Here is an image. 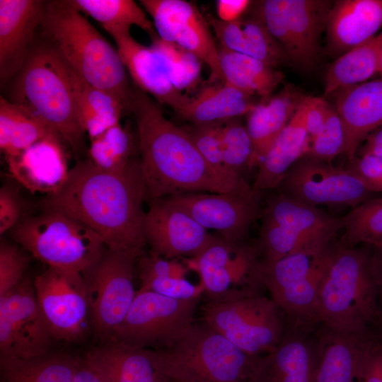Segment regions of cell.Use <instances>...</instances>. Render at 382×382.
<instances>
[{"mask_svg": "<svg viewBox=\"0 0 382 382\" xmlns=\"http://www.w3.org/2000/svg\"><path fill=\"white\" fill-rule=\"evenodd\" d=\"M371 191L382 192V156L356 155L345 167Z\"/></svg>", "mask_w": 382, "mask_h": 382, "instance_id": "cell-47", "label": "cell"}, {"mask_svg": "<svg viewBox=\"0 0 382 382\" xmlns=\"http://www.w3.org/2000/svg\"><path fill=\"white\" fill-rule=\"evenodd\" d=\"M139 290L152 291L180 300L201 298L204 293L202 283L194 285L185 278L149 277L141 279Z\"/></svg>", "mask_w": 382, "mask_h": 382, "instance_id": "cell-46", "label": "cell"}, {"mask_svg": "<svg viewBox=\"0 0 382 382\" xmlns=\"http://www.w3.org/2000/svg\"><path fill=\"white\" fill-rule=\"evenodd\" d=\"M343 217V233L338 241L345 247L382 246V197H376L353 208Z\"/></svg>", "mask_w": 382, "mask_h": 382, "instance_id": "cell-39", "label": "cell"}, {"mask_svg": "<svg viewBox=\"0 0 382 382\" xmlns=\"http://www.w3.org/2000/svg\"><path fill=\"white\" fill-rule=\"evenodd\" d=\"M81 361L102 382H169L151 349L105 342L89 350Z\"/></svg>", "mask_w": 382, "mask_h": 382, "instance_id": "cell-27", "label": "cell"}, {"mask_svg": "<svg viewBox=\"0 0 382 382\" xmlns=\"http://www.w3.org/2000/svg\"><path fill=\"white\" fill-rule=\"evenodd\" d=\"M65 65L79 122L89 140L120 123L122 116L129 112L127 106L118 98L90 84Z\"/></svg>", "mask_w": 382, "mask_h": 382, "instance_id": "cell-32", "label": "cell"}, {"mask_svg": "<svg viewBox=\"0 0 382 382\" xmlns=\"http://www.w3.org/2000/svg\"><path fill=\"white\" fill-rule=\"evenodd\" d=\"M139 279L149 277L185 278L188 267L174 260L163 258L152 252L138 259Z\"/></svg>", "mask_w": 382, "mask_h": 382, "instance_id": "cell-48", "label": "cell"}, {"mask_svg": "<svg viewBox=\"0 0 382 382\" xmlns=\"http://www.w3.org/2000/svg\"><path fill=\"white\" fill-rule=\"evenodd\" d=\"M314 382H361L366 357L380 340L376 331L343 330L320 325L314 332Z\"/></svg>", "mask_w": 382, "mask_h": 382, "instance_id": "cell-19", "label": "cell"}, {"mask_svg": "<svg viewBox=\"0 0 382 382\" xmlns=\"http://www.w3.org/2000/svg\"><path fill=\"white\" fill-rule=\"evenodd\" d=\"M62 141L57 134H52L6 158L9 173L32 193L48 196L57 192L70 170Z\"/></svg>", "mask_w": 382, "mask_h": 382, "instance_id": "cell-21", "label": "cell"}, {"mask_svg": "<svg viewBox=\"0 0 382 382\" xmlns=\"http://www.w3.org/2000/svg\"><path fill=\"white\" fill-rule=\"evenodd\" d=\"M152 18L157 35L196 56L210 70L212 81H222L219 48L207 18L195 4L185 0H140Z\"/></svg>", "mask_w": 382, "mask_h": 382, "instance_id": "cell-16", "label": "cell"}, {"mask_svg": "<svg viewBox=\"0 0 382 382\" xmlns=\"http://www.w3.org/2000/svg\"><path fill=\"white\" fill-rule=\"evenodd\" d=\"M77 361L49 353L29 359L1 357V382H74Z\"/></svg>", "mask_w": 382, "mask_h": 382, "instance_id": "cell-38", "label": "cell"}, {"mask_svg": "<svg viewBox=\"0 0 382 382\" xmlns=\"http://www.w3.org/2000/svg\"><path fill=\"white\" fill-rule=\"evenodd\" d=\"M382 52V32L366 42L337 57L325 78L324 96L343 88L367 81L378 73Z\"/></svg>", "mask_w": 382, "mask_h": 382, "instance_id": "cell-35", "label": "cell"}, {"mask_svg": "<svg viewBox=\"0 0 382 382\" xmlns=\"http://www.w3.org/2000/svg\"><path fill=\"white\" fill-rule=\"evenodd\" d=\"M303 96L295 88L287 86L277 95L255 103L247 114L246 128L253 146L251 169L258 166L295 114Z\"/></svg>", "mask_w": 382, "mask_h": 382, "instance_id": "cell-30", "label": "cell"}, {"mask_svg": "<svg viewBox=\"0 0 382 382\" xmlns=\"http://www.w3.org/2000/svg\"><path fill=\"white\" fill-rule=\"evenodd\" d=\"M314 332L285 329L277 347L259 357L246 382H314L317 357Z\"/></svg>", "mask_w": 382, "mask_h": 382, "instance_id": "cell-23", "label": "cell"}, {"mask_svg": "<svg viewBox=\"0 0 382 382\" xmlns=\"http://www.w3.org/2000/svg\"><path fill=\"white\" fill-rule=\"evenodd\" d=\"M262 290L253 289L226 299H205L203 323L249 355L272 352L284 337L286 320Z\"/></svg>", "mask_w": 382, "mask_h": 382, "instance_id": "cell-9", "label": "cell"}, {"mask_svg": "<svg viewBox=\"0 0 382 382\" xmlns=\"http://www.w3.org/2000/svg\"><path fill=\"white\" fill-rule=\"evenodd\" d=\"M219 59L224 83L252 97L270 96L284 78L274 67L246 54L220 47Z\"/></svg>", "mask_w": 382, "mask_h": 382, "instance_id": "cell-34", "label": "cell"}, {"mask_svg": "<svg viewBox=\"0 0 382 382\" xmlns=\"http://www.w3.org/2000/svg\"><path fill=\"white\" fill-rule=\"evenodd\" d=\"M16 243L49 267L85 274L107 249L103 238L59 212L42 211L22 219L12 229Z\"/></svg>", "mask_w": 382, "mask_h": 382, "instance_id": "cell-8", "label": "cell"}, {"mask_svg": "<svg viewBox=\"0 0 382 382\" xmlns=\"http://www.w3.org/2000/svg\"><path fill=\"white\" fill-rule=\"evenodd\" d=\"M330 106L323 98L307 96L305 124L310 139L323 127Z\"/></svg>", "mask_w": 382, "mask_h": 382, "instance_id": "cell-50", "label": "cell"}, {"mask_svg": "<svg viewBox=\"0 0 382 382\" xmlns=\"http://www.w3.org/2000/svg\"><path fill=\"white\" fill-rule=\"evenodd\" d=\"M223 161L226 170L233 175L243 177L245 170H251L253 146L246 126L240 117L223 121L220 129Z\"/></svg>", "mask_w": 382, "mask_h": 382, "instance_id": "cell-42", "label": "cell"}, {"mask_svg": "<svg viewBox=\"0 0 382 382\" xmlns=\"http://www.w3.org/2000/svg\"><path fill=\"white\" fill-rule=\"evenodd\" d=\"M371 260L372 271L376 284L378 303L382 311V246L372 247Z\"/></svg>", "mask_w": 382, "mask_h": 382, "instance_id": "cell-54", "label": "cell"}, {"mask_svg": "<svg viewBox=\"0 0 382 382\" xmlns=\"http://www.w3.org/2000/svg\"><path fill=\"white\" fill-rule=\"evenodd\" d=\"M371 251L369 245L345 247L335 240L318 287L321 325L343 330L378 331L382 311Z\"/></svg>", "mask_w": 382, "mask_h": 382, "instance_id": "cell-4", "label": "cell"}, {"mask_svg": "<svg viewBox=\"0 0 382 382\" xmlns=\"http://www.w3.org/2000/svg\"><path fill=\"white\" fill-rule=\"evenodd\" d=\"M23 206L18 192L8 185L0 189V233L15 228L22 220Z\"/></svg>", "mask_w": 382, "mask_h": 382, "instance_id": "cell-49", "label": "cell"}, {"mask_svg": "<svg viewBox=\"0 0 382 382\" xmlns=\"http://www.w3.org/2000/svg\"><path fill=\"white\" fill-rule=\"evenodd\" d=\"M11 99L46 124L75 154L85 151L65 64L44 40L35 42L24 64L12 79Z\"/></svg>", "mask_w": 382, "mask_h": 382, "instance_id": "cell-5", "label": "cell"}, {"mask_svg": "<svg viewBox=\"0 0 382 382\" xmlns=\"http://www.w3.org/2000/svg\"><path fill=\"white\" fill-rule=\"evenodd\" d=\"M207 19L221 48L250 56L274 68L290 63L280 45L256 15L234 22L222 21L210 15Z\"/></svg>", "mask_w": 382, "mask_h": 382, "instance_id": "cell-29", "label": "cell"}, {"mask_svg": "<svg viewBox=\"0 0 382 382\" xmlns=\"http://www.w3.org/2000/svg\"><path fill=\"white\" fill-rule=\"evenodd\" d=\"M33 283L53 340L73 342L82 338L90 318L83 274L48 267Z\"/></svg>", "mask_w": 382, "mask_h": 382, "instance_id": "cell-15", "label": "cell"}, {"mask_svg": "<svg viewBox=\"0 0 382 382\" xmlns=\"http://www.w3.org/2000/svg\"><path fill=\"white\" fill-rule=\"evenodd\" d=\"M251 4L252 1L249 0H217V18L225 22L238 21Z\"/></svg>", "mask_w": 382, "mask_h": 382, "instance_id": "cell-52", "label": "cell"}, {"mask_svg": "<svg viewBox=\"0 0 382 382\" xmlns=\"http://www.w3.org/2000/svg\"><path fill=\"white\" fill-rule=\"evenodd\" d=\"M365 154L382 156V126L366 137L356 154V155Z\"/></svg>", "mask_w": 382, "mask_h": 382, "instance_id": "cell-53", "label": "cell"}, {"mask_svg": "<svg viewBox=\"0 0 382 382\" xmlns=\"http://www.w3.org/2000/svg\"><path fill=\"white\" fill-rule=\"evenodd\" d=\"M222 122L191 124L183 127L205 161L218 173L231 178L226 169L222 157L220 129Z\"/></svg>", "mask_w": 382, "mask_h": 382, "instance_id": "cell-44", "label": "cell"}, {"mask_svg": "<svg viewBox=\"0 0 382 382\" xmlns=\"http://www.w3.org/2000/svg\"><path fill=\"white\" fill-rule=\"evenodd\" d=\"M345 137L343 125L335 108L330 106L324 126L320 132L310 139L306 156L315 160L331 163L345 150Z\"/></svg>", "mask_w": 382, "mask_h": 382, "instance_id": "cell-43", "label": "cell"}, {"mask_svg": "<svg viewBox=\"0 0 382 382\" xmlns=\"http://www.w3.org/2000/svg\"><path fill=\"white\" fill-rule=\"evenodd\" d=\"M278 189L280 193L317 207L352 208L377 197L346 168L303 156L287 171Z\"/></svg>", "mask_w": 382, "mask_h": 382, "instance_id": "cell-13", "label": "cell"}, {"mask_svg": "<svg viewBox=\"0 0 382 382\" xmlns=\"http://www.w3.org/2000/svg\"><path fill=\"white\" fill-rule=\"evenodd\" d=\"M132 137L128 123H120L90 140L88 158L93 164L109 172L125 170L134 160Z\"/></svg>", "mask_w": 382, "mask_h": 382, "instance_id": "cell-40", "label": "cell"}, {"mask_svg": "<svg viewBox=\"0 0 382 382\" xmlns=\"http://www.w3.org/2000/svg\"><path fill=\"white\" fill-rule=\"evenodd\" d=\"M378 335L380 339L382 340V324L381 325L380 328L378 330Z\"/></svg>", "mask_w": 382, "mask_h": 382, "instance_id": "cell-57", "label": "cell"}, {"mask_svg": "<svg viewBox=\"0 0 382 382\" xmlns=\"http://www.w3.org/2000/svg\"><path fill=\"white\" fill-rule=\"evenodd\" d=\"M332 4L324 0H286L289 30L294 48L291 64L299 69L310 71L316 64L320 36L325 31Z\"/></svg>", "mask_w": 382, "mask_h": 382, "instance_id": "cell-31", "label": "cell"}, {"mask_svg": "<svg viewBox=\"0 0 382 382\" xmlns=\"http://www.w3.org/2000/svg\"><path fill=\"white\" fill-rule=\"evenodd\" d=\"M151 49L161 62L170 81L182 92L195 87L201 76L202 62L175 43L153 37Z\"/></svg>", "mask_w": 382, "mask_h": 382, "instance_id": "cell-41", "label": "cell"}, {"mask_svg": "<svg viewBox=\"0 0 382 382\" xmlns=\"http://www.w3.org/2000/svg\"><path fill=\"white\" fill-rule=\"evenodd\" d=\"M163 199L204 228L214 229L233 243L245 242L252 224L261 213L258 193L252 187L226 193H183Z\"/></svg>", "mask_w": 382, "mask_h": 382, "instance_id": "cell-17", "label": "cell"}, {"mask_svg": "<svg viewBox=\"0 0 382 382\" xmlns=\"http://www.w3.org/2000/svg\"><path fill=\"white\" fill-rule=\"evenodd\" d=\"M382 27V0H338L327 18V53L339 57L374 37Z\"/></svg>", "mask_w": 382, "mask_h": 382, "instance_id": "cell-24", "label": "cell"}, {"mask_svg": "<svg viewBox=\"0 0 382 382\" xmlns=\"http://www.w3.org/2000/svg\"><path fill=\"white\" fill-rule=\"evenodd\" d=\"M57 134L23 106L0 98V148L6 158Z\"/></svg>", "mask_w": 382, "mask_h": 382, "instance_id": "cell-37", "label": "cell"}, {"mask_svg": "<svg viewBox=\"0 0 382 382\" xmlns=\"http://www.w3.org/2000/svg\"><path fill=\"white\" fill-rule=\"evenodd\" d=\"M46 1L0 0V82L5 86L24 64L42 23Z\"/></svg>", "mask_w": 382, "mask_h": 382, "instance_id": "cell-20", "label": "cell"}, {"mask_svg": "<svg viewBox=\"0 0 382 382\" xmlns=\"http://www.w3.org/2000/svg\"><path fill=\"white\" fill-rule=\"evenodd\" d=\"M256 245L233 243L214 236L187 267L197 271L206 299H228L253 289H264Z\"/></svg>", "mask_w": 382, "mask_h": 382, "instance_id": "cell-12", "label": "cell"}, {"mask_svg": "<svg viewBox=\"0 0 382 382\" xmlns=\"http://www.w3.org/2000/svg\"><path fill=\"white\" fill-rule=\"evenodd\" d=\"M138 258L107 248L98 262L83 274L91 323L104 342L123 321L136 296L133 277Z\"/></svg>", "mask_w": 382, "mask_h": 382, "instance_id": "cell-11", "label": "cell"}, {"mask_svg": "<svg viewBox=\"0 0 382 382\" xmlns=\"http://www.w3.org/2000/svg\"><path fill=\"white\" fill-rule=\"evenodd\" d=\"M361 382H382V340L369 350L362 369Z\"/></svg>", "mask_w": 382, "mask_h": 382, "instance_id": "cell-51", "label": "cell"}, {"mask_svg": "<svg viewBox=\"0 0 382 382\" xmlns=\"http://www.w3.org/2000/svg\"><path fill=\"white\" fill-rule=\"evenodd\" d=\"M151 350L169 382H246L260 357L246 354L204 323H195L168 348Z\"/></svg>", "mask_w": 382, "mask_h": 382, "instance_id": "cell-6", "label": "cell"}, {"mask_svg": "<svg viewBox=\"0 0 382 382\" xmlns=\"http://www.w3.org/2000/svg\"><path fill=\"white\" fill-rule=\"evenodd\" d=\"M113 40L127 72L137 88L178 114L190 98L175 88L151 47L139 43L130 33L117 35Z\"/></svg>", "mask_w": 382, "mask_h": 382, "instance_id": "cell-25", "label": "cell"}, {"mask_svg": "<svg viewBox=\"0 0 382 382\" xmlns=\"http://www.w3.org/2000/svg\"><path fill=\"white\" fill-rule=\"evenodd\" d=\"M28 257L17 245L4 241L0 245V296L17 286L25 277Z\"/></svg>", "mask_w": 382, "mask_h": 382, "instance_id": "cell-45", "label": "cell"}, {"mask_svg": "<svg viewBox=\"0 0 382 382\" xmlns=\"http://www.w3.org/2000/svg\"><path fill=\"white\" fill-rule=\"evenodd\" d=\"M53 340L28 277L0 296L1 357L29 359L49 353Z\"/></svg>", "mask_w": 382, "mask_h": 382, "instance_id": "cell-14", "label": "cell"}, {"mask_svg": "<svg viewBox=\"0 0 382 382\" xmlns=\"http://www.w3.org/2000/svg\"><path fill=\"white\" fill-rule=\"evenodd\" d=\"M200 299L180 300L139 290L125 319L105 342L145 349L168 348L195 324Z\"/></svg>", "mask_w": 382, "mask_h": 382, "instance_id": "cell-10", "label": "cell"}, {"mask_svg": "<svg viewBox=\"0 0 382 382\" xmlns=\"http://www.w3.org/2000/svg\"><path fill=\"white\" fill-rule=\"evenodd\" d=\"M40 34L62 60L93 86L118 98L128 108L127 72L114 47L69 0L46 1Z\"/></svg>", "mask_w": 382, "mask_h": 382, "instance_id": "cell-3", "label": "cell"}, {"mask_svg": "<svg viewBox=\"0 0 382 382\" xmlns=\"http://www.w3.org/2000/svg\"><path fill=\"white\" fill-rule=\"evenodd\" d=\"M307 96H303L295 114L283 129L257 168L253 190L260 191L278 188L289 168L307 155L310 138L306 129Z\"/></svg>", "mask_w": 382, "mask_h": 382, "instance_id": "cell-28", "label": "cell"}, {"mask_svg": "<svg viewBox=\"0 0 382 382\" xmlns=\"http://www.w3.org/2000/svg\"><path fill=\"white\" fill-rule=\"evenodd\" d=\"M332 95L345 132L343 154L351 160L366 137L382 126V79L343 88Z\"/></svg>", "mask_w": 382, "mask_h": 382, "instance_id": "cell-22", "label": "cell"}, {"mask_svg": "<svg viewBox=\"0 0 382 382\" xmlns=\"http://www.w3.org/2000/svg\"><path fill=\"white\" fill-rule=\"evenodd\" d=\"M255 103L252 96L224 83L203 89L178 115L191 124L223 122L247 115Z\"/></svg>", "mask_w": 382, "mask_h": 382, "instance_id": "cell-33", "label": "cell"}, {"mask_svg": "<svg viewBox=\"0 0 382 382\" xmlns=\"http://www.w3.org/2000/svg\"><path fill=\"white\" fill-rule=\"evenodd\" d=\"M335 241L325 248L303 250L275 261L260 260L261 282L282 311L286 330L312 334L320 325L318 287Z\"/></svg>", "mask_w": 382, "mask_h": 382, "instance_id": "cell-7", "label": "cell"}, {"mask_svg": "<svg viewBox=\"0 0 382 382\" xmlns=\"http://www.w3.org/2000/svg\"><path fill=\"white\" fill-rule=\"evenodd\" d=\"M144 223V236L152 253L166 259L195 257L212 240L190 216L163 198L151 199Z\"/></svg>", "mask_w": 382, "mask_h": 382, "instance_id": "cell-18", "label": "cell"}, {"mask_svg": "<svg viewBox=\"0 0 382 382\" xmlns=\"http://www.w3.org/2000/svg\"><path fill=\"white\" fill-rule=\"evenodd\" d=\"M378 73H380L381 75L382 76V52H381L380 61H379Z\"/></svg>", "mask_w": 382, "mask_h": 382, "instance_id": "cell-56", "label": "cell"}, {"mask_svg": "<svg viewBox=\"0 0 382 382\" xmlns=\"http://www.w3.org/2000/svg\"><path fill=\"white\" fill-rule=\"evenodd\" d=\"M147 192L139 161L120 172L80 160L69 170L63 187L45 196L42 211L65 214L98 234L107 248L139 257L146 244L144 236Z\"/></svg>", "mask_w": 382, "mask_h": 382, "instance_id": "cell-1", "label": "cell"}, {"mask_svg": "<svg viewBox=\"0 0 382 382\" xmlns=\"http://www.w3.org/2000/svg\"><path fill=\"white\" fill-rule=\"evenodd\" d=\"M74 382H102L81 359H78Z\"/></svg>", "mask_w": 382, "mask_h": 382, "instance_id": "cell-55", "label": "cell"}, {"mask_svg": "<svg viewBox=\"0 0 382 382\" xmlns=\"http://www.w3.org/2000/svg\"><path fill=\"white\" fill-rule=\"evenodd\" d=\"M261 216L282 225L309 246L323 248L335 240L342 229L343 217H338L279 193L270 197Z\"/></svg>", "mask_w": 382, "mask_h": 382, "instance_id": "cell-26", "label": "cell"}, {"mask_svg": "<svg viewBox=\"0 0 382 382\" xmlns=\"http://www.w3.org/2000/svg\"><path fill=\"white\" fill-rule=\"evenodd\" d=\"M71 5L82 14L98 22L104 30L114 37L130 33L136 25L147 33L151 38L157 35L154 23L144 9L132 0H69Z\"/></svg>", "mask_w": 382, "mask_h": 382, "instance_id": "cell-36", "label": "cell"}, {"mask_svg": "<svg viewBox=\"0 0 382 382\" xmlns=\"http://www.w3.org/2000/svg\"><path fill=\"white\" fill-rule=\"evenodd\" d=\"M129 112L137 130L139 163L148 201L190 192L226 193L251 187L224 175L202 158L184 127L168 120L149 96L131 89Z\"/></svg>", "mask_w": 382, "mask_h": 382, "instance_id": "cell-2", "label": "cell"}]
</instances>
